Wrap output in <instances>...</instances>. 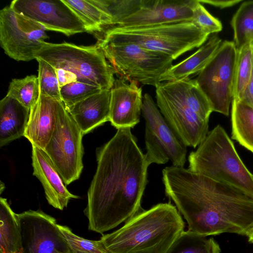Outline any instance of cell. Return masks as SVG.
Segmentation results:
<instances>
[{
    "label": "cell",
    "instance_id": "16",
    "mask_svg": "<svg viewBox=\"0 0 253 253\" xmlns=\"http://www.w3.org/2000/svg\"><path fill=\"white\" fill-rule=\"evenodd\" d=\"M142 88L135 81L120 77L111 89L109 122L117 129L132 128L140 121Z\"/></svg>",
    "mask_w": 253,
    "mask_h": 253
},
{
    "label": "cell",
    "instance_id": "26",
    "mask_svg": "<svg viewBox=\"0 0 253 253\" xmlns=\"http://www.w3.org/2000/svg\"><path fill=\"white\" fill-rule=\"evenodd\" d=\"M220 249L212 238H208L184 231L167 253H220Z\"/></svg>",
    "mask_w": 253,
    "mask_h": 253
},
{
    "label": "cell",
    "instance_id": "19",
    "mask_svg": "<svg viewBox=\"0 0 253 253\" xmlns=\"http://www.w3.org/2000/svg\"><path fill=\"white\" fill-rule=\"evenodd\" d=\"M110 98L111 89L103 90L66 108L85 134L109 121Z\"/></svg>",
    "mask_w": 253,
    "mask_h": 253
},
{
    "label": "cell",
    "instance_id": "34",
    "mask_svg": "<svg viewBox=\"0 0 253 253\" xmlns=\"http://www.w3.org/2000/svg\"><path fill=\"white\" fill-rule=\"evenodd\" d=\"M54 69L60 88L67 84L77 81L78 78L75 74L63 69Z\"/></svg>",
    "mask_w": 253,
    "mask_h": 253
},
{
    "label": "cell",
    "instance_id": "7",
    "mask_svg": "<svg viewBox=\"0 0 253 253\" xmlns=\"http://www.w3.org/2000/svg\"><path fill=\"white\" fill-rule=\"evenodd\" d=\"M54 68L75 74L78 82L110 90L114 85L115 71L108 63L102 50L97 45L83 46L64 42H44L36 53Z\"/></svg>",
    "mask_w": 253,
    "mask_h": 253
},
{
    "label": "cell",
    "instance_id": "35",
    "mask_svg": "<svg viewBox=\"0 0 253 253\" xmlns=\"http://www.w3.org/2000/svg\"><path fill=\"white\" fill-rule=\"evenodd\" d=\"M239 101L253 107V62L251 77Z\"/></svg>",
    "mask_w": 253,
    "mask_h": 253
},
{
    "label": "cell",
    "instance_id": "3",
    "mask_svg": "<svg viewBox=\"0 0 253 253\" xmlns=\"http://www.w3.org/2000/svg\"><path fill=\"white\" fill-rule=\"evenodd\" d=\"M184 227L176 207L160 203L140 209L122 227L100 240L109 253H167Z\"/></svg>",
    "mask_w": 253,
    "mask_h": 253
},
{
    "label": "cell",
    "instance_id": "30",
    "mask_svg": "<svg viewBox=\"0 0 253 253\" xmlns=\"http://www.w3.org/2000/svg\"><path fill=\"white\" fill-rule=\"evenodd\" d=\"M58 227L68 244L70 253H109L100 239H85L75 234L68 226L58 224Z\"/></svg>",
    "mask_w": 253,
    "mask_h": 253
},
{
    "label": "cell",
    "instance_id": "4",
    "mask_svg": "<svg viewBox=\"0 0 253 253\" xmlns=\"http://www.w3.org/2000/svg\"><path fill=\"white\" fill-rule=\"evenodd\" d=\"M189 169L238 189L253 198V174L224 129L216 126L188 156Z\"/></svg>",
    "mask_w": 253,
    "mask_h": 253
},
{
    "label": "cell",
    "instance_id": "22",
    "mask_svg": "<svg viewBox=\"0 0 253 253\" xmlns=\"http://www.w3.org/2000/svg\"><path fill=\"white\" fill-rule=\"evenodd\" d=\"M0 252L22 253V240L18 217L6 199L0 198Z\"/></svg>",
    "mask_w": 253,
    "mask_h": 253
},
{
    "label": "cell",
    "instance_id": "36",
    "mask_svg": "<svg viewBox=\"0 0 253 253\" xmlns=\"http://www.w3.org/2000/svg\"><path fill=\"white\" fill-rule=\"evenodd\" d=\"M201 3H206L220 8L233 6L242 1L241 0H198Z\"/></svg>",
    "mask_w": 253,
    "mask_h": 253
},
{
    "label": "cell",
    "instance_id": "38",
    "mask_svg": "<svg viewBox=\"0 0 253 253\" xmlns=\"http://www.w3.org/2000/svg\"><path fill=\"white\" fill-rule=\"evenodd\" d=\"M251 44V45L252 46V49H253V41L250 43Z\"/></svg>",
    "mask_w": 253,
    "mask_h": 253
},
{
    "label": "cell",
    "instance_id": "6",
    "mask_svg": "<svg viewBox=\"0 0 253 253\" xmlns=\"http://www.w3.org/2000/svg\"><path fill=\"white\" fill-rule=\"evenodd\" d=\"M90 1L112 16L113 24L109 28L147 27L191 21L196 2V0Z\"/></svg>",
    "mask_w": 253,
    "mask_h": 253
},
{
    "label": "cell",
    "instance_id": "15",
    "mask_svg": "<svg viewBox=\"0 0 253 253\" xmlns=\"http://www.w3.org/2000/svg\"><path fill=\"white\" fill-rule=\"evenodd\" d=\"M9 6L41 24L45 30L68 36L87 32L84 23L63 0H14Z\"/></svg>",
    "mask_w": 253,
    "mask_h": 253
},
{
    "label": "cell",
    "instance_id": "14",
    "mask_svg": "<svg viewBox=\"0 0 253 253\" xmlns=\"http://www.w3.org/2000/svg\"><path fill=\"white\" fill-rule=\"evenodd\" d=\"M22 240V253H70L56 219L38 211L17 214Z\"/></svg>",
    "mask_w": 253,
    "mask_h": 253
},
{
    "label": "cell",
    "instance_id": "8",
    "mask_svg": "<svg viewBox=\"0 0 253 253\" xmlns=\"http://www.w3.org/2000/svg\"><path fill=\"white\" fill-rule=\"evenodd\" d=\"M97 45L116 74L128 81L156 87L160 83V77L173 65L171 57L132 43H111L98 40Z\"/></svg>",
    "mask_w": 253,
    "mask_h": 253
},
{
    "label": "cell",
    "instance_id": "27",
    "mask_svg": "<svg viewBox=\"0 0 253 253\" xmlns=\"http://www.w3.org/2000/svg\"><path fill=\"white\" fill-rule=\"evenodd\" d=\"M6 95L17 100L30 111L40 95L38 77L30 75L22 79L12 80Z\"/></svg>",
    "mask_w": 253,
    "mask_h": 253
},
{
    "label": "cell",
    "instance_id": "17",
    "mask_svg": "<svg viewBox=\"0 0 253 253\" xmlns=\"http://www.w3.org/2000/svg\"><path fill=\"white\" fill-rule=\"evenodd\" d=\"M32 146V159L33 175L41 182L49 205L63 210L71 199L80 197L70 193L59 173L43 149Z\"/></svg>",
    "mask_w": 253,
    "mask_h": 253
},
{
    "label": "cell",
    "instance_id": "33",
    "mask_svg": "<svg viewBox=\"0 0 253 253\" xmlns=\"http://www.w3.org/2000/svg\"><path fill=\"white\" fill-rule=\"evenodd\" d=\"M191 22L204 33L210 35L220 32L221 22L211 14L198 0L193 8Z\"/></svg>",
    "mask_w": 253,
    "mask_h": 253
},
{
    "label": "cell",
    "instance_id": "25",
    "mask_svg": "<svg viewBox=\"0 0 253 253\" xmlns=\"http://www.w3.org/2000/svg\"><path fill=\"white\" fill-rule=\"evenodd\" d=\"M231 25L237 50L253 41V0L243 2L233 15Z\"/></svg>",
    "mask_w": 253,
    "mask_h": 253
},
{
    "label": "cell",
    "instance_id": "13",
    "mask_svg": "<svg viewBox=\"0 0 253 253\" xmlns=\"http://www.w3.org/2000/svg\"><path fill=\"white\" fill-rule=\"evenodd\" d=\"M41 24L14 11L9 5L0 11V44L5 53L18 61L36 59L48 38Z\"/></svg>",
    "mask_w": 253,
    "mask_h": 253
},
{
    "label": "cell",
    "instance_id": "18",
    "mask_svg": "<svg viewBox=\"0 0 253 253\" xmlns=\"http://www.w3.org/2000/svg\"><path fill=\"white\" fill-rule=\"evenodd\" d=\"M62 101L41 94L30 111L24 133L31 143L44 149L54 131L59 108Z\"/></svg>",
    "mask_w": 253,
    "mask_h": 253
},
{
    "label": "cell",
    "instance_id": "31",
    "mask_svg": "<svg viewBox=\"0 0 253 253\" xmlns=\"http://www.w3.org/2000/svg\"><path fill=\"white\" fill-rule=\"evenodd\" d=\"M36 59L39 63L38 78L40 94L61 100L60 88L54 68L42 59Z\"/></svg>",
    "mask_w": 253,
    "mask_h": 253
},
{
    "label": "cell",
    "instance_id": "28",
    "mask_svg": "<svg viewBox=\"0 0 253 253\" xmlns=\"http://www.w3.org/2000/svg\"><path fill=\"white\" fill-rule=\"evenodd\" d=\"M186 101L203 120L209 121L213 112L207 97L199 86L196 80L187 78L176 81Z\"/></svg>",
    "mask_w": 253,
    "mask_h": 253
},
{
    "label": "cell",
    "instance_id": "29",
    "mask_svg": "<svg viewBox=\"0 0 253 253\" xmlns=\"http://www.w3.org/2000/svg\"><path fill=\"white\" fill-rule=\"evenodd\" d=\"M253 52L251 44L237 50L233 83V99L239 101L251 77Z\"/></svg>",
    "mask_w": 253,
    "mask_h": 253
},
{
    "label": "cell",
    "instance_id": "10",
    "mask_svg": "<svg viewBox=\"0 0 253 253\" xmlns=\"http://www.w3.org/2000/svg\"><path fill=\"white\" fill-rule=\"evenodd\" d=\"M84 135L62 102L54 131L44 150L66 185L79 179L82 171Z\"/></svg>",
    "mask_w": 253,
    "mask_h": 253
},
{
    "label": "cell",
    "instance_id": "1",
    "mask_svg": "<svg viewBox=\"0 0 253 253\" xmlns=\"http://www.w3.org/2000/svg\"><path fill=\"white\" fill-rule=\"evenodd\" d=\"M96 156L97 169L84 213L88 229L103 234L141 209L150 165L130 127L118 129L109 141L96 149Z\"/></svg>",
    "mask_w": 253,
    "mask_h": 253
},
{
    "label": "cell",
    "instance_id": "5",
    "mask_svg": "<svg viewBox=\"0 0 253 253\" xmlns=\"http://www.w3.org/2000/svg\"><path fill=\"white\" fill-rule=\"evenodd\" d=\"M103 32L99 40L111 43H132L173 60L201 46L209 36L191 21L147 27H110Z\"/></svg>",
    "mask_w": 253,
    "mask_h": 253
},
{
    "label": "cell",
    "instance_id": "9",
    "mask_svg": "<svg viewBox=\"0 0 253 253\" xmlns=\"http://www.w3.org/2000/svg\"><path fill=\"white\" fill-rule=\"evenodd\" d=\"M141 112L145 121V154L149 165L165 164L183 167L186 161L187 146L166 121L151 95L146 93Z\"/></svg>",
    "mask_w": 253,
    "mask_h": 253
},
{
    "label": "cell",
    "instance_id": "2",
    "mask_svg": "<svg viewBox=\"0 0 253 253\" xmlns=\"http://www.w3.org/2000/svg\"><path fill=\"white\" fill-rule=\"evenodd\" d=\"M166 195L188 224V231L207 237L248 236L253 228V198L230 185L183 167L162 171Z\"/></svg>",
    "mask_w": 253,
    "mask_h": 253
},
{
    "label": "cell",
    "instance_id": "24",
    "mask_svg": "<svg viewBox=\"0 0 253 253\" xmlns=\"http://www.w3.org/2000/svg\"><path fill=\"white\" fill-rule=\"evenodd\" d=\"M84 23L87 32H102L112 25L109 14L95 5L90 0H63Z\"/></svg>",
    "mask_w": 253,
    "mask_h": 253
},
{
    "label": "cell",
    "instance_id": "21",
    "mask_svg": "<svg viewBox=\"0 0 253 253\" xmlns=\"http://www.w3.org/2000/svg\"><path fill=\"white\" fill-rule=\"evenodd\" d=\"M221 43L222 40L218 36H211L194 53L166 71L160 77V82L179 81L198 74L210 62Z\"/></svg>",
    "mask_w": 253,
    "mask_h": 253
},
{
    "label": "cell",
    "instance_id": "23",
    "mask_svg": "<svg viewBox=\"0 0 253 253\" xmlns=\"http://www.w3.org/2000/svg\"><path fill=\"white\" fill-rule=\"evenodd\" d=\"M231 120L232 139L253 153V107L233 99Z\"/></svg>",
    "mask_w": 253,
    "mask_h": 253
},
{
    "label": "cell",
    "instance_id": "37",
    "mask_svg": "<svg viewBox=\"0 0 253 253\" xmlns=\"http://www.w3.org/2000/svg\"><path fill=\"white\" fill-rule=\"evenodd\" d=\"M247 237H248L249 241L250 243L253 244V228L251 231V232L249 233V234H248Z\"/></svg>",
    "mask_w": 253,
    "mask_h": 253
},
{
    "label": "cell",
    "instance_id": "12",
    "mask_svg": "<svg viewBox=\"0 0 253 253\" xmlns=\"http://www.w3.org/2000/svg\"><path fill=\"white\" fill-rule=\"evenodd\" d=\"M237 50L233 42L225 41L196 81L212 111L228 116L233 99V83Z\"/></svg>",
    "mask_w": 253,
    "mask_h": 253
},
{
    "label": "cell",
    "instance_id": "32",
    "mask_svg": "<svg viewBox=\"0 0 253 253\" xmlns=\"http://www.w3.org/2000/svg\"><path fill=\"white\" fill-rule=\"evenodd\" d=\"M103 90L98 86L76 81L60 88V98L65 107H68Z\"/></svg>",
    "mask_w": 253,
    "mask_h": 253
},
{
    "label": "cell",
    "instance_id": "20",
    "mask_svg": "<svg viewBox=\"0 0 253 253\" xmlns=\"http://www.w3.org/2000/svg\"><path fill=\"white\" fill-rule=\"evenodd\" d=\"M30 111L17 100L6 95L0 100V147L24 136Z\"/></svg>",
    "mask_w": 253,
    "mask_h": 253
},
{
    "label": "cell",
    "instance_id": "11",
    "mask_svg": "<svg viewBox=\"0 0 253 253\" xmlns=\"http://www.w3.org/2000/svg\"><path fill=\"white\" fill-rule=\"evenodd\" d=\"M157 105L187 146L196 148L209 133V121L201 118L185 100L176 81L156 86Z\"/></svg>",
    "mask_w": 253,
    "mask_h": 253
}]
</instances>
